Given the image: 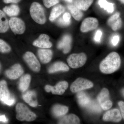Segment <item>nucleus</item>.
<instances>
[{
	"mask_svg": "<svg viewBox=\"0 0 124 124\" xmlns=\"http://www.w3.org/2000/svg\"><path fill=\"white\" fill-rule=\"evenodd\" d=\"M87 60V57L84 53L73 54L69 55L67 58V62L69 66L76 69L83 66Z\"/></svg>",
	"mask_w": 124,
	"mask_h": 124,
	"instance_id": "5",
	"label": "nucleus"
},
{
	"mask_svg": "<svg viewBox=\"0 0 124 124\" xmlns=\"http://www.w3.org/2000/svg\"><path fill=\"white\" fill-rule=\"evenodd\" d=\"M98 102L101 108L107 110L110 109L112 106V102L109 98V92L106 88L102 90L97 97Z\"/></svg>",
	"mask_w": 124,
	"mask_h": 124,
	"instance_id": "8",
	"label": "nucleus"
},
{
	"mask_svg": "<svg viewBox=\"0 0 124 124\" xmlns=\"http://www.w3.org/2000/svg\"><path fill=\"white\" fill-rule=\"evenodd\" d=\"M68 84L67 81H62L58 82L55 86H52L46 85L45 89L47 93L51 92L52 94L57 95H62L68 88Z\"/></svg>",
	"mask_w": 124,
	"mask_h": 124,
	"instance_id": "11",
	"label": "nucleus"
},
{
	"mask_svg": "<svg viewBox=\"0 0 124 124\" xmlns=\"http://www.w3.org/2000/svg\"><path fill=\"white\" fill-rule=\"evenodd\" d=\"M72 38L69 34L64 35L58 43V49L62 50L63 53L66 54L70 52L71 48Z\"/></svg>",
	"mask_w": 124,
	"mask_h": 124,
	"instance_id": "13",
	"label": "nucleus"
},
{
	"mask_svg": "<svg viewBox=\"0 0 124 124\" xmlns=\"http://www.w3.org/2000/svg\"><path fill=\"white\" fill-rule=\"evenodd\" d=\"M16 118L20 121H32L35 120L37 116L23 103H18L16 107Z\"/></svg>",
	"mask_w": 124,
	"mask_h": 124,
	"instance_id": "3",
	"label": "nucleus"
},
{
	"mask_svg": "<svg viewBox=\"0 0 124 124\" xmlns=\"http://www.w3.org/2000/svg\"><path fill=\"white\" fill-rule=\"evenodd\" d=\"M31 79V76L29 74H26L21 77L19 85V87L20 91L23 92L26 91L29 88Z\"/></svg>",
	"mask_w": 124,
	"mask_h": 124,
	"instance_id": "23",
	"label": "nucleus"
},
{
	"mask_svg": "<svg viewBox=\"0 0 124 124\" xmlns=\"http://www.w3.org/2000/svg\"><path fill=\"white\" fill-rule=\"evenodd\" d=\"M122 4H124V0H119Z\"/></svg>",
	"mask_w": 124,
	"mask_h": 124,
	"instance_id": "42",
	"label": "nucleus"
},
{
	"mask_svg": "<svg viewBox=\"0 0 124 124\" xmlns=\"http://www.w3.org/2000/svg\"><path fill=\"white\" fill-rule=\"evenodd\" d=\"M68 111V108L67 107L58 104L54 105L52 109L53 115L56 117L64 115Z\"/></svg>",
	"mask_w": 124,
	"mask_h": 124,
	"instance_id": "24",
	"label": "nucleus"
},
{
	"mask_svg": "<svg viewBox=\"0 0 124 124\" xmlns=\"http://www.w3.org/2000/svg\"><path fill=\"white\" fill-rule=\"evenodd\" d=\"M93 0H75L74 5L81 10L86 11L91 6Z\"/></svg>",
	"mask_w": 124,
	"mask_h": 124,
	"instance_id": "28",
	"label": "nucleus"
},
{
	"mask_svg": "<svg viewBox=\"0 0 124 124\" xmlns=\"http://www.w3.org/2000/svg\"><path fill=\"white\" fill-rule=\"evenodd\" d=\"M69 68L68 66L62 62H56L51 65L48 69L49 73H55L59 71H68Z\"/></svg>",
	"mask_w": 124,
	"mask_h": 124,
	"instance_id": "19",
	"label": "nucleus"
},
{
	"mask_svg": "<svg viewBox=\"0 0 124 124\" xmlns=\"http://www.w3.org/2000/svg\"><path fill=\"white\" fill-rule=\"evenodd\" d=\"M86 108L90 110L95 112H99L101 111V108L97 103L95 102L94 101L92 100H91V102Z\"/></svg>",
	"mask_w": 124,
	"mask_h": 124,
	"instance_id": "31",
	"label": "nucleus"
},
{
	"mask_svg": "<svg viewBox=\"0 0 124 124\" xmlns=\"http://www.w3.org/2000/svg\"></svg>",
	"mask_w": 124,
	"mask_h": 124,
	"instance_id": "43",
	"label": "nucleus"
},
{
	"mask_svg": "<svg viewBox=\"0 0 124 124\" xmlns=\"http://www.w3.org/2000/svg\"><path fill=\"white\" fill-rule=\"evenodd\" d=\"M29 11L32 18L37 23L43 24L46 23L44 9L39 3L36 2L32 3Z\"/></svg>",
	"mask_w": 124,
	"mask_h": 124,
	"instance_id": "2",
	"label": "nucleus"
},
{
	"mask_svg": "<svg viewBox=\"0 0 124 124\" xmlns=\"http://www.w3.org/2000/svg\"><path fill=\"white\" fill-rule=\"evenodd\" d=\"M121 92H122V94H123V96L124 97V88L122 89V90H121Z\"/></svg>",
	"mask_w": 124,
	"mask_h": 124,
	"instance_id": "41",
	"label": "nucleus"
},
{
	"mask_svg": "<svg viewBox=\"0 0 124 124\" xmlns=\"http://www.w3.org/2000/svg\"><path fill=\"white\" fill-rule=\"evenodd\" d=\"M122 20L120 17L119 12L116 13L111 16L107 20V24L114 31L120 29L122 26Z\"/></svg>",
	"mask_w": 124,
	"mask_h": 124,
	"instance_id": "16",
	"label": "nucleus"
},
{
	"mask_svg": "<svg viewBox=\"0 0 124 124\" xmlns=\"http://www.w3.org/2000/svg\"><path fill=\"white\" fill-rule=\"evenodd\" d=\"M45 6L47 8L54 6L59 3V0H42Z\"/></svg>",
	"mask_w": 124,
	"mask_h": 124,
	"instance_id": "32",
	"label": "nucleus"
},
{
	"mask_svg": "<svg viewBox=\"0 0 124 124\" xmlns=\"http://www.w3.org/2000/svg\"><path fill=\"white\" fill-rule=\"evenodd\" d=\"M23 58L32 70L35 72L39 71L41 69L40 64L33 53L30 51L26 52L23 55Z\"/></svg>",
	"mask_w": 124,
	"mask_h": 124,
	"instance_id": "9",
	"label": "nucleus"
},
{
	"mask_svg": "<svg viewBox=\"0 0 124 124\" xmlns=\"http://www.w3.org/2000/svg\"><path fill=\"white\" fill-rule=\"evenodd\" d=\"M32 44L34 46L43 49L49 48L53 46L50 41L49 37L45 34H41L38 39L33 41Z\"/></svg>",
	"mask_w": 124,
	"mask_h": 124,
	"instance_id": "15",
	"label": "nucleus"
},
{
	"mask_svg": "<svg viewBox=\"0 0 124 124\" xmlns=\"http://www.w3.org/2000/svg\"><path fill=\"white\" fill-rule=\"evenodd\" d=\"M9 24L10 28L15 34L22 35L25 32V23L19 18L12 17L9 20Z\"/></svg>",
	"mask_w": 124,
	"mask_h": 124,
	"instance_id": "7",
	"label": "nucleus"
},
{
	"mask_svg": "<svg viewBox=\"0 0 124 124\" xmlns=\"http://www.w3.org/2000/svg\"><path fill=\"white\" fill-rule=\"evenodd\" d=\"M0 101L4 104L11 106L15 104V98L8 89L7 82L4 80L0 81Z\"/></svg>",
	"mask_w": 124,
	"mask_h": 124,
	"instance_id": "4",
	"label": "nucleus"
},
{
	"mask_svg": "<svg viewBox=\"0 0 124 124\" xmlns=\"http://www.w3.org/2000/svg\"><path fill=\"white\" fill-rule=\"evenodd\" d=\"M0 121L7 122L8 121V119L4 115L0 116Z\"/></svg>",
	"mask_w": 124,
	"mask_h": 124,
	"instance_id": "39",
	"label": "nucleus"
},
{
	"mask_svg": "<svg viewBox=\"0 0 124 124\" xmlns=\"http://www.w3.org/2000/svg\"><path fill=\"white\" fill-rule=\"evenodd\" d=\"M120 37L118 35L113 36L111 40V42L113 46L117 45L120 41Z\"/></svg>",
	"mask_w": 124,
	"mask_h": 124,
	"instance_id": "33",
	"label": "nucleus"
},
{
	"mask_svg": "<svg viewBox=\"0 0 124 124\" xmlns=\"http://www.w3.org/2000/svg\"><path fill=\"white\" fill-rule=\"evenodd\" d=\"M99 21L96 18L88 17L83 20L81 25L80 30L83 33L94 30L99 26Z\"/></svg>",
	"mask_w": 124,
	"mask_h": 124,
	"instance_id": "10",
	"label": "nucleus"
},
{
	"mask_svg": "<svg viewBox=\"0 0 124 124\" xmlns=\"http://www.w3.org/2000/svg\"><path fill=\"white\" fill-rule=\"evenodd\" d=\"M68 8L73 18L77 21H79L81 20L83 16V13L75 5L69 4L68 5Z\"/></svg>",
	"mask_w": 124,
	"mask_h": 124,
	"instance_id": "27",
	"label": "nucleus"
},
{
	"mask_svg": "<svg viewBox=\"0 0 124 124\" xmlns=\"http://www.w3.org/2000/svg\"><path fill=\"white\" fill-rule=\"evenodd\" d=\"M120 112L117 108H114L104 113L103 119L105 121L119 122L122 119Z\"/></svg>",
	"mask_w": 124,
	"mask_h": 124,
	"instance_id": "14",
	"label": "nucleus"
},
{
	"mask_svg": "<svg viewBox=\"0 0 124 124\" xmlns=\"http://www.w3.org/2000/svg\"><path fill=\"white\" fill-rule=\"evenodd\" d=\"M58 124H80V120L77 116L74 114H71L63 117L58 121Z\"/></svg>",
	"mask_w": 124,
	"mask_h": 124,
	"instance_id": "22",
	"label": "nucleus"
},
{
	"mask_svg": "<svg viewBox=\"0 0 124 124\" xmlns=\"http://www.w3.org/2000/svg\"><path fill=\"white\" fill-rule=\"evenodd\" d=\"M98 4L101 8H103L108 13H112L114 11V4L108 2L106 0H99Z\"/></svg>",
	"mask_w": 124,
	"mask_h": 124,
	"instance_id": "29",
	"label": "nucleus"
},
{
	"mask_svg": "<svg viewBox=\"0 0 124 124\" xmlns=\"http://www.w3.org/2000/svg\"><path fill=\"white\" fill-rule=\"evenodd\" d=\"M93 86V84L90 81L82 78H79L72 83L70 89L72 93H78L84 90L90 88Z\"/></svg>",
	"mask_w": 124,
	"mask_h": 124,
	"instance_id": "6",
	"label": "nucleus"
},
{
	"mask_svg": "<svg viewBox=\"0 0 124 124\" xmlns=\"http://www.w3.org/2000/svg\"><path fill=\"white\" fill-rule=\"evenodd\" d=\"M63 20L66 22L71 23V15L69 13L66 12L64 14L62 17Z\"/></svg>",
	"mask_w": 124,
	"mask_h": 124,
	"instance_id": "35",
	"label": "nucleus"
},
{
	"mask_svg": "<svg viewBox=\"0 0 124 124\" xmlns=\"http://www.w3.org/2000/svg\"><path fill=\"white\" fill-rule=\"evenodd\" d=\"M38 55L41 62L46 64L49 62L52 59L53 51L48 49H39L38 51Z\"/></svg>",
	"mask_w": 124,
	"mask_h": 124,
	"instance_id": "18",
	"label": "nucleus"
},
{
	"mask_svg": "<svg viewBox=\"0 0 124 124\" xmlns=\"http://www.w3.org/2000/svg\"><path fill=\"white\" fill-rule=\"evenodd\" d=\"M121 64V60L119 54L112 52L102 60L99 65L100 71L106 74H111L117 71Z\"/></svg>",
	"mask_w": 124,
	"mask_h": 124,
	"instance_id": "1",
	"label": "nucleus"
},
{
	"mask_svg": "<svg viewBox=\"0 0 124 124\" xmlns=\"http://www.w3.org/2000/svg\"><path fill=\"white\" fill-rule=\"evenodd\" d=\"M65 11V7L62 5H56L51 10L49 19L51 22H53Z\"/></svg>",
	"mask_w": 124,
	"mask_h": 124,
	"instance_id": "20",
	"label": "nucleus"
},
{
	"mask_svg": "<svg viewBox=\"0 0 124 124\" xmlns=\"http://www.w3.org/2000/svg\"><path fill=\"white\" fill-rule=\"evenodd\" d=\"M9 28V21L5 14L3 10L0 9V33H6Z\"/></svg>",
	"mask_w": 124,
	"mask_h": 124,
	"instance_id": "21",
	"label": "nucleus"
},
{
	"mask_svg": "<svg viewBox=\"0 0 124 124\" xmlns=\"http://www.w3.org/2000/svg\"><path fill=\"white\" fill-rule=\"evenodd\" d=\"M64 0L66 1H67V2H72L73 1V0Z\"/></svg>",
	"mask_w": 124,
	"mask_h": 124,
	"instance_id": "40",
	"label": "nucleus"
},
{
	"mask_svg": "<svg viewBox=\"0 0 124 124\" xmlns=\"http://www.w3.org/2000/svg\"><path fill=\"white\" fill-rule=\"evenodd\" d=\"M23 98L24 101L29 106L33 107H37L38 101L36 93L35 91L31 90L27 91L23 94Z\"/></svg>",
	"mask_w": 124,
	"mask_h": 124,
	"instance_id": "17",
	"label": "nucleus"
},
{
	"mask_svg": "<svg viewBox=\"0 0 124 124\" xmlns=\"http://www.w3.org/2000/svg\"><path fill=\"white\" fill-rule=\"evenodd\" d=\"M57 23L59 25L62 26H69L70 23H69L64 22L63 20L62 17L59 18L57 21Z\"/></svg>",
	"mask_w": 124,
	"mask_h": 124,
	"instance_id": "37",
	"label": "nucleus"
},
{
	"mask_svg": "<svg viewBox=\"0 0 124 124\" xmlns=\"http://www.w3.org/2000/svg\"><path fill=\"white\" fill-rule=\"evenodd\" d=\"M77 97L79 104L83 107H86L91 101L88 95L84 92H79L78 93Z\"/></svg>",
	"mask_w": 124,
	"mask_h": 124,
	"instance_id": "26",
	"label": "nucleus"
},
{
	"mask_svg": "<svg viewBox=\"0 0 124 124\" xmlns=\"http://www.w3.org/2000/svg\"><path fill=\"white\" fill-rule=\"evenodd\" d=\"M118 104L119 107L122 117L124 119V102L120 101L118 102Z\"/></svg>",
	"mask_w": 124,
	"mask_h": 124,
	"instance_id": "36",
	"label": "nucleus"
},
{
	"mask_svg": "<svg viewBox=\"0 0 124 124\" xmlns=\"http://www.w3.org/2000/svg\"><path fill=\"white\" fill-rule=\"evenodd\" d=\"M102 35V32L100 30H98L96 31L94 37V40L97 42H100Z\"/></svg>",
	"mask_w": 124,
	"mask_h": 124,
	"instance_id": "34",
	"label": "nucleus"
},
{
	"mask_svg": "<svg viewBox=\"0 0 124 124\" xmlns=\"http://www.w3.org/2000/svg\"><path fill=\"white\" fill-rule=\"evenodd\" d=\"M22 0H3V2L6 4L9 3H16L20 2Z\"/></svg>",
	"mask_w": 124,
	"mask_h": 124,
	"instance_id": "38",
	"label": "nucleus"
},
{
	"mask_svg": "<svg viewBox=\"0 0 124 124\" xmlns=\"http://www.w3.org/2000/svg\"><path fill=\"white\" fill-rule=\"evenodd\" d=\"M23 69L20 64H15L7 69L5 72L6 76L9 79L15 80L18 79L23 75Z\"/></svg>",
	"mask_w": 124,
	"mask_h": 124,
	"instance_id": "12",
	"label": "nucleus"
},
{
	"mask_svg": "<svg viewBox=\"0 0 124 124\" xmlns=\"http://www.w3.org/2000/svg\"><path fill=\"white\" fill-rule=\"evenodd\" d=\"M3 11L9 17H14L18 15L20 12V8L18 5L12 4L4 7Z\"/></svg>",
	"mask_w": 124,
	"mask_h": 124,
	"instance_id": "25",
	"label": "nucleus"
},
{
	"mask_svg": "<svg viewBox=\"0 0 124 124\" xmlns=\"http://www.w3.org/2000/svg\"><path fill=\"white\" fill-rule=\"evenodd\" d=\"M11 47L7 42L0 39V53H8L11 51Z\"/></svg>",
	"mask_w": 124,
	"mask_h": 124,
	"instance_id": "30",
	"label": "nucleus"
}]
</instances>
